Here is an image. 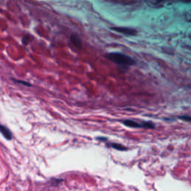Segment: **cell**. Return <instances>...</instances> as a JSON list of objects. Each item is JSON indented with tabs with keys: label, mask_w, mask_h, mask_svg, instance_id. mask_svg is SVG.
<instances>
[{
	"label": "cell",
	"mask_w": 191,
	"mask_h": 191,
	"mask_svg": "<svg viewBox=\"0 0 191 191\" xmlns=\"http://www.w3.org/2000/svg\"><path fill=\"white\" fill-rule=\"evenodd\" d=\"M106 58L114 64L121 66H132L136 64L135 61L131 57L118 52H111L106 55Z\"/></svg>",
	"instance_id": "6da1fadb"
},
{
	"label": "cell",
	"mask_w": 191,
	"mask_h": 191,
	"mask_svg": "<svg viewBox=\"0 0 191 191\" xmlns=\"http://www.w3.org/2000/svg\"><path fill=\"white\" fill-rule=\"evenodd\" d=\"M122 123L125 126L130 127V128H149V129H154L155 128V124L152 122H137L135 121L131 120V119H126L122 121Z\"/></svg>",
	"instance_id": "7a4b0ae2"
},
{
	"label": "cell",
	"mask_w": 191,
	"mask_h": 191,
	"mask_svg": "<svg viewBox=\"0 0 191 191\" xmlns=\"http://www.w3.org/2000/svg\"><path fill=\"white\" fill-rule=\"evenodd\" d=\"M111 29L113 31H116V32L128 36H135L137 35V33L135 29L127 28V27H113V28H111Z\"/></svg>",
	"instance_id": "3957f363"
},
{
	"label": "cell",
	"mask_w": 191,
	"mask_h": 191,
	"mask_svg": "<svg viewBox=\"0 0 191 191\" xmlns=\"http://www.w3.org/2000/svg\"><path fill=\"white\" fill-rule=\"evenodd\" d=\"M0 133L3 135V137L7 140H11L13 138V135H12L11 131H10L9 128L4 126L3 125H0Z\"/></svg>",
	"instance_id": "277c9868"
},
{
	"label": "cell",
	"mask_w": 191,
	"mask_h": 191,
	"mask_svg": "<svg viewBox=\"0 0 191 191\" xmlns=\"http://www.w3.org/2000/svg\"><path fill=\"white\" fill-rule=\"evenodd\" d=\"M70 40H71L73 46H76L78 49H81V41L80 37H79L77 34H72L71 37H70Z\"/></svg>",
	"instance_id": "5b68a950"
},
{
	"label": "cell",
	"mask_w": 191,
	"mask_h": 191,
	"mask_svg": "<svg viewBox=\"0 0 191 191\" xmlns=\"http://www.w3.org/2000/svg\"><path fill=\"white\" fill-rule=\"evenodd\" d=\"M108 146H110V147L113 148L114 149H116V150L119 151H126L127 148L125 146H122V145L119 144V143H110V144H107Z\"/></svg>",
	"instance_id": "8992f818"
},
{
	"label": "cell",
	"mask_w": 191,
	"mask_h": 191,
	"mask_svg": "<svg viewBox=\"0 0 191 191\" xmlns=\"http://www.w3.org/2000/svg\"><path fill=\"white\" fill-rule=\"evenodd\" d=\"M178 119H181V120H184V121H186V122H191V116H188V115L179 116Z\"/></svg>",
	"instance_id": "52a82bcc"
},
{
	"label": "cell",
	"mask_w": 191,
	"mask_h": 191,
	"mask_svg": "<svg viewBox=\"0 0 191 191\" xmlns=\"http://www.w3.org/2000/svg\"><path fill=\"white\" fill-rule=\"evenodd\" d=\"M13 81H14L15 82H16V83L22 84L25 85V86H28V87L31 86V84H29L28 82H27V81H20V80H16V79H13Z\"/></svg>",
	"instance_id": "ba28073f"
},
{
	"label": "cell",
	"mask_w": 191,
	"mask_h": 191,
	"mask_svg": "<svg viewBox=\"0 0 191 191\" xmlns=\"http://www.w3.org/2000/svg\"><path fill=\"white\" fill-rule=\"evenodd\" d=\"M96 140H101V141H105V140H107V138H106V137H97Z\"/></svg>",
	"instance_id": "9c48e42d"
}]
</instances>
